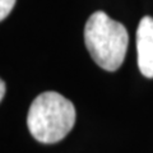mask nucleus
<instances>
[{
    "instance_id": "nucleus-1",
    "label": "nucleus",
    "mask_w": 153,
    "mask_h": 153,
    "mask_svg": "<svg viewBox=\"0 0 153 153\" xmlns=\"http://www.w3.org/2000/svg\"><path fill=\"white\" fill-rule=\"evenodd\" d=\"M75 107L57 92H44L33 100L27 126L37 142L54 144L68 135L75 124Z\"/></svg>"
},
{
    "instance_id": "nucleus-2",
    "label": "nucleus",
    "mask_w": 153,
    "mask_h": 153,
    "mask_svg": "<svg viewBox=\"0 0 153 153\" xmlns=\"http://www.w3.org/2000/svg\"><path fill=\"white\" fill-rule=\"evenodd\" d=\"M84 44L100 68L115 71L125 59L129 35L124 25L100 10L93 13L85 23Z\"/></svg>"
},
{
    "instance_id": "nucleus-3",
    "label": "nucleus",
    "mask_w": 153,
    "mask_h": 153,
    "mask_svg": "<svg viewBox=\"0 0 153 153\" xmlns=\"http://www.w3.org/2000/svg\"><path fill=\"white\" fill-rule=\"evenodd\" d=\"M137 54L140 73L153 78V18L143 17L137 30Z\"/></svg>"
},
{
    "instance_id": "nucleus-4",
    "label": "nucleus",
    "mask_w": 153,
    "mask_h": 153,
    "mask_svg": "<svg viewBox=\"0 0 153 153\" xmlns=\"http://www.w3.org/2000/svg\"><path fill=\"white\" fill-rule=\"evenodd\" d=\"M17 0H0V21H4L12 12Z\"/></svg>"
},
{
    "instance_id": "nucleus-5",
    "label": "nucleus",
    "mask_w": 153,
    "mask_h": 153,
    "mask_svg": "<svg viewBox=\"0 0 153 153\" xmlns=\"http://www.w3.org/2000/svg\"><path fill=\"white\" fill-rule=\"evenodd\" d=\"M4 94H5V82L1 80L0 82V100L4 98Z\"/></svg>"
}]
</instances>
